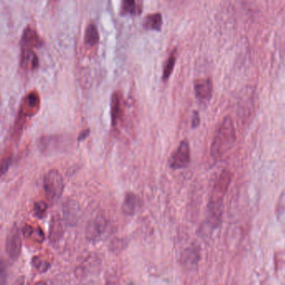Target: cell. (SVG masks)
<instances>
[{"label": "cell", "instance_id": "obj_1", "mask_svg": "<svg viewBox=\"0 0 285 285\" xmlns=\"http://www.w3.org/2000/svg\"><path fill=\"white\" fill-rule=\"evenodd\" d=\"M237 136L233 119L229 116L224 117L213 137L210 147V155L215 160L224 158L234 148Z\"/></svg>", "mask_w": 285, "mask_h": 285}, {"label": "cell", "instance_id": "obj_2", "mask_svg": "<svg viewBox=\"0 0 285 285\" xmlns=\"http://www.w3.org/2000/svg\"><path fill=\"white\" fill-rule=\"evenodd\" d=\"M44 190L48 201L55 202L61 197L65 189V183L57 170H50L46 173L43 182Z\"/></svg>", "mask_w": 285, "mask_h": 285}, {"label": "cell", "instance_id": "obj_3", "mask_svg": "<svg viewBox=\"0 0 285 285\" xmlns=\"http://www.w3.org/2000/svg\"><path fill=\"white\" fill-rule=\"evenodd\" d=\"M233 180V172L229 169H224L213 186L210 196L208 206L216 207H224V196L226 195Z\"/></svg>", "mask_w": 285, "mask_h": 285}, {"label": "cell", "instance_id": "obj_4", "mask_svg": "<svg viewBox=\"0 0 285 285\" xmlns=\"http://www.w3.org/2000/svg\"><path fill=\"white\" fill-rule=\"evenodd\" d=\"M69 138L67 136L63 135H53V136H46L40 139L38 146L43 153L53 154L54 152H59L65 151L69 144Z\"/></svg>", "mask_w": 285, "mask_h": 285}, {"label": "cell", "instance_id": "obj_5", "mask_svg": "<svg viewBox=\"0 0 285 285\" xmlns=\"http://www.w3.org/2000/svg\"><path fill=\"white\" fill-rule=\"evenodd\" d=\"M191 162V150L189 142L183 140L181 142L169 160V167L172 170H180L185 168Z\"/></svg>", "mask_w": 285, "mask_h": 285}, {"label": "cell", "instance_id": "obj_6", "mask_svg": "<svg viewBox=\"0 0 285 285\" xmlns=\"http://www.w3.org/2000/svg\"><path fill=\"white\" fill-rule=\"evenodd\" d=\"M22 240L20 230L17 225H13L6 236V254L12 260H18L21 254Z\"/></svg>", "mask_w": 285, "mask_h": 285}, {"label": "cell", "instance_id": "obj_7", "mask_svg": "<svg viewBox=\"0 0 285 285\" xmlns=\"http://www.w3.org/2000/svg\"><path fill=\"white\" fill-rule=\"evenodd\" d=\"M107 228V221L102 215H98L90 221L86 227V236L87 239L94 242L101 237Z\"/></svg>", "mask_w": 285, "mask_h": 285}, {"label": "cell", "instance_id": "obj_8", "mask_svg": "<svg viewBox=\"0 0 285 285\" xmlns=\"http://www.w3.org/2000/svg\"><path fill=\"white\" fill-rule=\"evenodd\" d=\"M196 96L200 101L207 102L212 98L213 92V81L210 78L198 79L194 83Z\"/></svg>", "mask_w": 285, "mask_h": 285}, {"label": "cell", "instance_id": "obj_9", "mask_svg": "<svg viewBox=\"0 0 285 285\" xmlns=\"http://www.w3.org/2000/svg\"><path fill=\"white\" fill-rule=\"evenodd\" d=\"M40 106H41V100L39 95L36 92H30L23 101L19 114L24 116L25 118L31 117L38 111Z\"/></svg>", "mask_w": 285, "mask_h": 285}, {"label": "cell", "instance_id": "obj_10", "mask_svg": "<svg viewBox=\"0 0 285 285\" xmlns=\"http://www.w3.org/2000/svg\"><path fill=\"white\" fill-rule=\"evenodd\" d=\"M100 258L95 254H91L84 261L83 264L76 269V277L83 279L87 275H92L94 272L97 271L100 267Z\"/></svg>", "mask_w": 285, "mask_h": 285}, {"label": "cell", "instance_id": "obj_11", "mask_svg": "<svg viewBox=\"0 0 285 285\" xmlns=\"http://www.w3.org/2000/svg\"><path fill=\"white\" fill-rule=\"evenodd\" d=\"M200 260V248L197 246H191L186 248L181 255V263L187 269L196 268Z\"/></svg>", "mask_w": 285, "mask_h": 285}, {"label": "cell", "instance_id": "obj_12", "mask_svg": "<svg viewBox=\"0 0 285 285\" xmlns=\"http://www.w3.org/2000/svg\"><path fill=\"white\" fill-rule=\"evenodd\" d=\"M63 212L66 224L70 226H74L78 222L80 207L76 201L69 200L68 202H65L63 207Z\"/></svg>", "mask_w": 285, "mask_h": 285}, {"label": "cell", "instance_id": "obj_13", "mask_svg": "<svg viewBox=\"0 0 285 285\" xmlns=\"http://www.w3.org/2000/svg\"><path fill=\"white\" fill-rule=\"evenodd\" d=\"M64 235V224L58 214L52 217L49 226L48 238L51 242H57Z\"/></svg>", "mask_w": 285, "mask_h": 285}, {"label": "cell", "instance_id": "obj_14", "mask_svg": "<svg viewBox=\"0 0 285 285\" xmlns=\"http://www.w3.org/2000/svg\"><path fill=\"white\" fill-rule=\"evenodd\" d=\"M141 201L136 194L133 192H127L122 205V211L126 215L133 216L139 209Z\"/></svg>", "mask_w": 285, "mask_h": 285}, {"label": "cell", "instance_id": "obj_15", "mask_svg": "<svg viewBox=\"0 0 285 285\" xmlns=\"http://www.w3.org/2000/svg\"><path fill=\"white\" fill-rule=\"evenodd\" d=\"M41 46V39L32 28L27 27L24 30L22 37V48L31 49L34 47Z\"/></svg>", "mask_w": 285, "mask_h": 285}, {"label": "cell", "instance_id": "obj_16", "mask_svg": "<svg viewBox=\"0 0 285 285\" xmlns=\"http://www.w3.org/2000/svg\"><path fill=\"white\" fill-rule=\"evenodd\" d=\"M121 113L122 110H121V98L117 93H115L112 95L110 103V116H111V124L113 127L117 126L121 119Z\"/></svg>", "mask_w": 285, "mask_h": 285}, {"label": "cell", "instance_id": "obj_17", "mask_svg": "<svg viewBox=\"0 0 285 285\" xmlns=\"http://www.w3.org/2000/svg\"><path fill=\"white\" fill-rule=\"evenodd\" d=\"M22 233L24 237L31 238L35 242H42L45 240L43 230L39 227H33L30 224H25L22 229Z\"/></svg>", "mask_w": 285, "mask_h": 285}, {"label": "cell", "instance_id": "obj_18", "mask_svg": "<svg viewBox=\"0 0 285 285\" xmlns=\"http://www.w3.org/2000/svg\"><path fill=\"white\" fill-rule=\"evenodd\" d=\"M143 26L146 30L160 31L162 30V17L161 14H151L145 17L143 21Z\"/></svg>", "mask_w": 285, "mask_h": 285}, {"label": "cell", "instance_id": "obj_19", "mask_svg": "<svg viewBox=\"0 0 285 285\" xmlns=\"http://www.w3.org/2000/svg\"><path fill=\"white\" fill-rule=\"evenodd\" d=\"M21 61L22 66L24 67L35 69L39 65L38 57L31 49L28 48H23Z\"/></svg>", "mask_w": 285, "mask_h": 285}, {"label": "cell", "instance_id": "obj_20", "mask_svg": "<svg viewBox=\"0 0 285 285\" xmlns=\"http://www.w3.org/2000/svg\"><path fill=\"white\" fill-rule=\"evenodd\" d=\"M100 41L99 32L96 26L94 24H90L86 27V34H85V42L86 45L91 47L96 46Z\"/></svg>", "mask_w": 285, "mask_h": 285}, {"label": "cell", "instance_id": "obj_21", "mask_svg": "<svg viewBox=\"0 0 285 285\" xmlns=\"http://www.w3.org/2000/svg\"><path fill=\"white\" fill-rule=\"evenodd\" d=\"M176 60H177V50L174 49L172 52V54H170L168 57L167 62L164 65V69H163V81H167L169 79L170 76L172 75L174 66H175Z\"/></svg>", "mask_w": 285, "mask_h": 285}, {"label": "cell", "instance_id": "obj_22", "mask_svg": "<svg viewBox=\"0 0 285 285\" xmlns=\"http://www.w3.org/2000/svg\"><path fill=\"white\" fill-rule=\"evenodd\" d=\"M33 266L40 273H46L50 268V263L42 256H35L32 258Z\"/></svg>", "mask_w": 285, "mask_h": 285}, {"label": "cell", "instance_id": "obj_23", "mask_svg": "<svg viewBox=\"0 0 285 285\" xmlns=\"http://www.w3.org/2000/svg\"><path fill=\"white\" fill-rule=\"evenodd\" d=\"M48 211V205L45 201H38L34 204V214L36 218H42L46 217Z\"/></svg>", "mask_w": 285, "mask_h": 285}, {"label": "cell", "instance_id": "obj_24", "mask_svg": "<svg viewBox=\"0 0 285 285\" xmlns=\"http://www.w3.org/2000/svg\"><path fill=\"white\" fill-rule=\"evenodd\" d=\"M135 0H122L121 1V13L123 14H134L136 13Z\"/></svg>", "mask_w": 285, "mask_h": 285}, {"label": "cell", "instance_id": "obj_25", "mask_svg": "<svg viewBox=\"0 0 285 285\" xmlns=\"http://www.w3.org/2000/svg\"><path fill=\"white\" fill-rule=\"evenodd\" d=\"M12 165V158L11 156H7L5 158L3 159L2 161V166H1V172H2V176L4 175L6 172H8L9 167Z\"/></svg>", "mask_w": 285, "mask_h": 285}, {"label": "cell", "instance_id": "obj_26", "mask_svg": "<svg viewBox=\"0 0 285 285\" xmlns=\"http://www.w3.org/2000/svg\"><path fill=\"white\" fill-rule=\"evenodd\" d=\"M200 116L197 111H194L192 114V118H191V127L195 129L199 126Z\"/></svg>", "mask_w": 285, "mask_h": 285}, {"label": "cell", "instance_id": "obj_27", "mask_svg": "<svg viewBox=\"0 0 285 285\" xmlns=\"http://www.w3.org/2000/svg\"><path fill=\"white\" fill-rule=\"evenodd\" d=\"M90 134V131L89 130H86V131H84V132H81L80 136L78 137V142H81V141H84L86 138H87V137L89 136Z\"/></svg>", "mask_w": 285, "mask_h": 285}]
</instances>
